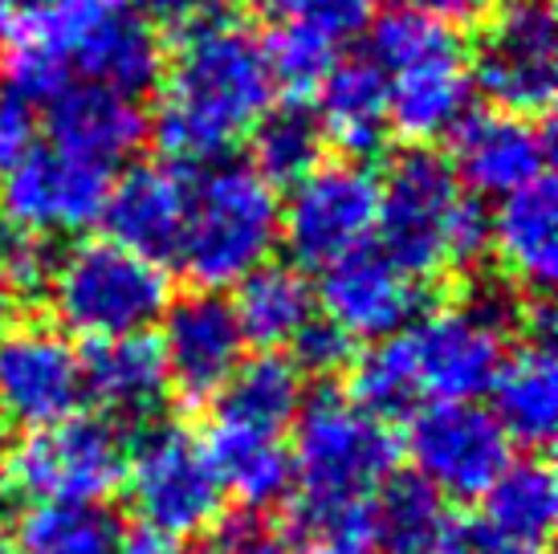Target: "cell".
<instances>
[{
	"label": "cell",
	"mask_w": 558,
	"mask_h": 554,
	"mask_svg": "<svg viewBox=\"0 0 558 554\" xmlns=\"http://www.w3.org/2000/svg\"><path fill=\"white\" fill-rule=\"evenodd\" d=\"M123 518L107 502H37L13 522L16 554H114Z\"/></svg>",
	"instance_id": "obj_29"
},
{
	"label": "cell",
	"mask_w": 558,
	"mask_h": 554,
	"mask_svg": "<svg viewBox=\"0 0 558 554\" xmlns=\"http://www.w3.org/2000/svg\"><path fill=\"white\" fill-rule=\"evenodd\" d=\"M37 143V110L21 103L13 91L0 94V171Z\"/></svg>",
	"instance_id": "obj_39"
},
{
	"label": "cell",
	"mask_w": 558,
	"mask_h": 554,
	"mask_svg": "<svg viewBox=\"0 0 558 554\" xmlns=\"http://www.w3.org/2000/svg\"><path fill=\"white\" fill-rule=\"evenodd\" d=\"M114 554H187L184 542L171 539V534H159V530H135V534H123L119 551Z\"/></svg>",
	"instance_id": "obj_43"
},
{
	"label": "cell",
	"mask_w": 558,
	"mask_h": 554,
	"mask_svg": "<svg viewBox=\"0 0 558 554\" xmlns=\"http://www.w3.org/2000/svg\"><path fill=\"white\" fill-rule=\"evenodd\" d=\"M135 13L156 29H184L192 16H201L213 0H126Z\"/></svg>",
	"instance_id": "obj_41"
},
{
	"label": "cell",
	"mask_w": 558,
	"mask_h": 554,
	"mask_svg": "<svg viewBox=\"0 0 558 554\" xmlns=\"http://www.w3.org/2000/svg\"><path fill=\"white\" fill-rule=\"evenodd\" d=\"M213 400H217L220 429L281 436L294 424L306 392H302V371L286 354L262 351L257 359H241V368Z\"/></svg>",
	"instance_id": "obj_25"
},
{
	"label": "cell",
	"mask_w": 558,
	"mask_h": 554,
	"mask_svg": "<svg viewBox=\"0 0 558 554\" xmlns=\"http://www.w3.org/2000/svg\"><path fill=\"white\" fill-rule=\"evenodd\" d=\"M290 351H294V363L302 375H318V380H330L335 371L351 368V359H355V339H347L339 326L323 318V314H314L311 323L302 326V335L290 342Z\"/></svg>",
	"instance_id": "obj_38"
},
{
	"label": "cell",
	"mask_w": 558,
	"mask_h": 554,
	"mask_svg": "<svg viewBox=\"0 0 558 554\" xmlns=\"http://www.w3.org/2000/svg\"><path fill=\"white\" fill-rule=\"evenodd\" d=\"M126 497L147 530L187 539L220 518L225 485L201 436L180 424H151L126 445Z\"/></svg>",
	"instance_id": "obj_10"
},
{
	"label": "cell",
	"mask_w": 558,
	"mask_h": 554,
	"mask_svg": "<svg viewBox=\"0 0 558 554\" xmlns=\"http://www.w3.org/2000/svg\"><path fill=\"white\" fill-rule=\"evenodd\" d=\"M281 241L278 184L248 159L220 155L184 168V232L175 265L196 290H229L274 257Z\"/></svg>",
	"instance_id": "obj_4"
},
{
	"label": "cell",
	"mask_w": 558,
	"mask_h": 554,
	"mask_svg": "<svg viewBox=\"0 0 558 554\" xmlns=\"http://www.w3.org/2000/svg\"><path fill=\"white\" fill-rule=\"evenodd\" d=\"M82 392L114 429L143 432L159 424L171 404V380L159 342L147 335L94 342L90 354H82Z\"/></svg>",
	"instance_id": "obj_21"
},
{
	"label": "cell",
	"mask_w": 558,
	"mask_h": 554,
	"mask_svg": "<svg viewBox=\"0 0 558 554\" xmlns=\"http://www.w3.org/2000/svg\"><path fill=\"white\" fill-rule=\"evenodd\" d=\"M159 354L168 368L171 392L187 404L213 400L245 359V330L236 323L233 302L220 290H192L171 298L163 310Z\"/></svg>",
	"instance_id": "obj_16"
},
{
	"label": "cell",
	"mask_w": 558,
	"mask_h": 554,
	"mask_svg": "<svg viewBox=\"0 0 558 554\" xmlns=\"http://www.w3.org/2000/svg\"><path fill=\"white\" fill-rule=\"evenodd\" d=\"M367 509L375 554H440L449 539V506L416 473H391L372 493Z\"/></svg>",
	"instance_id": "obj_27"
},
{
	"label": "cell",
	"mask_w": 558,
	"mask_h": 554,
	"mask_svg": "<svg viewBox=\"0 0 558 554\" xmlns=\"http://www.w3.org/2000/svg\"><path fill=\"white\" fill-rule=\"evenodd\" d=\"M400 4L420 9V13H428V16H440V21H449V25H461V21H473V16L485 13L489 0H400Z\"/></svg>",
	"instance_id": "obj_42"
},
{
	"label": "cell",
	"mask_w": 558,
	"mask_h": 554,
	"mask_svg": "<svg viewBox=\"0 0 558 554\" xmlns=\"http://www.w3.org/2000/svg\"><path fill=\"white\" fill-rule=\"evenodd\" d=\"M21 9H16V0H0V58H4V49L13 46V33H16V21H21Z\"/></svg>",
	"instance_id": "obj_44"
},
{
	"label": "cell",
	"mask_w": 558,
	"mask_h": 554,
	"mask_svg": "<svg viewBox=\"0 0 558 554\" xmlns=\"http://www.w3.org/2000/svg\"><path fill=\"white\" fill-rule=\"evenodd\" d=\"M372 245L412 281L469 274L489 253V213L445 155L433 147H403L375 180Z\"/></svg>",
	"instance_id": "obj_3"
},
{
	"label": "cell",
	"mask_w": 558,
	"mask_h": 554,
	"mask_svg": "<svg viewBox=\"0 0 558 554\" xmlns=\"http://www.w3.org/2000/svg\"><path fill=\"white\" fill-rule=\"evenodd\" d=\"M4 448H9V424L0 420V457H4Z\"/></svg>",
	"instance_id": "obj_48"
},
{
	"label": "cell",
	"mask_w": 558,
	"mask_h": 554,
	"mask_svg": "<svg viewBox=\"0 0 558 554\" xmlns=\"http://www.w3.org/2000/svg\"><path fill=\"white\" fill-rule=\"evenodd\" d=\"M510 281H477L457 306L416 314L400 335L408 342L424 400H481L497 380L510 330L526 318Z\"/></svg>",
	"instance_id": "obj_6"
},
{
	"label": "cell",
	"mask_w": 558,
	"mask_h": 554,
	"mask_svg": "<svg viewBox=\"0 0 558 554\" xmlns=\"http://www.w3.org/2000/svg\"><path fill=\"white\" fill-rule=\"evenodd\" d=\"M408 457L445 502H473L510 465V436L477 400H428L408 416Z\"/></svg>",
	"instance_id": "obj_13"
},
{
	"label": "cell",
	"mask_w": 558,
	"mask_h": 554,
	"mask_svg": "<svg viewBox=\"0 0 558 554\" xmlns=\"http://www.w3.org/2000/svg\"><path fill=\"white\" fill-rule=\"evenodd\" d=\"M375 232V171L359 159H330L290 184L281 241L298 269H326Z\"/></svg>",
	"instance_id": "obj_12"
},
{
	"label": "cell",
	"mask_w": 558,
	"mask_h": 554,
	"mask_svg": "<svg viewBox=\"0 0 558 554\" xmlns=\"http://www.w3.org/2000/svg\"><path fill=\"white\" fill-rule=\"evenodd\" d=\"M318 274V310L347 339H391L420 314V281L400 274L372 241Z\"/></svg>",
	"instance_id": "obj_18"
},
{
	"label": "cell",
	"mask_w": 558,
	"mask_h": 554,
	"mask_svg": "<svg viewBox=\"0 0 558 554\" xmlns=\"http://www.w3.org/2000/svg\"><path fill=\"white\" fill-rule=\"evenodd\" d=\"M49 302L62 330L90 342L135 339L159 326L171 302L168 269L110 237L58 253L49 274Z\"/></svg>",
	"instance_id": "obj_7"
},
{
	"label": "cell",
	"mask_w": 558,
	"mask_h": 554,
	"mask_svg": "<svg viewBox=\"0 0 558 554\" xmlns=\"http://www.w3.org/2000/svg\"><path fill=\"white\" fill-rule=\"evenodd\" d=\"M9 91L33 110L70 82L107 86L126 98L156 91L163 41L126 0H49L13 33Z\"/></svg>",
	"instance_id": "obj_2"
},
{
	"label": "cell",
	"mask_w": 558,
	"mask_h": 554,
	"mask_svg": "<svg viewBox=\"0 0 558 554\" xmlns=\"http://www.w3.org/2000/svg\"><path fill=\"white\" fill-rule=\"evenodd\" d=\"M236 323L245 330V342H257L262 351H278L302 335V326L318 314V298L306 269L298 265L265 262L253 274L236 281Z\"/></svg>",
	"instance_id": "obj_26"
},
{
	"label": "cell",
	"mask_w": 558,
	"mask_h": 554,
	"mask_svg": "<svg viewBox=\"0 0 558 554\" xmlns=\"http://www.w3.org/2000/svg\"><path fill=\"white\" fill-rule=\"evenodd\" d=\"M550 131L538 119L485 110L452 131V171L473 196H510L550 176Z\"/></svg>",
	"instance_id": "obj_19"
},
{
	"label": "cell",
	"mask_w": 558,
	"mask_h": 554,
	"mask_svg": "<svg viewBox=\"0 0 558 554\" xmlns=\"http://www.w3.org/2000/svg\"><path fill=\"white\" fill-rule=\"evenodd\" d=\"M440 554H546V546H518V542H506L485 522H452Z\"/></svg>",
	"instance_id": "obj_40"
},
{
	"label": "cell",
	"mask_w": 558,
	"mask_h": 554,
	"mask_svg": "<svg viewBox=\"0 0 558 554\" xmlns=\"http://www.w3.org/2000/svg\"><path fill=\"white\" fill-rule=\"evenodd\" d=\"M53 265H58V249L49 245V237L0 220V286L16 302L46 293Z\"/></svg>",
	"instance_id": "obj_36"
},
{
	"label": "cell",
	"mask_w": 558,
	"mask_h": 554,
	"mask_svg": "<svg viewBox=\"0 0 558 554\" xmlns=\"http://www.w3.org/2000/svg\"><path fill=\"white\" fill-rule=\"evenodd\" d=\"M314 115L323 123L326 147H339L342 159L367 164L372 155L384 152V143L391 135L388 86H384V74L375 70L367 53H359V58L339 53V62L318 82Z\"/></svg>",
	"instance_id": "obj_24"
},
{
	"label": "cell",
	"mask_w": 558,
	"mask_h": 554,
	"mask_svg": "<svg viewBox=\"0 0 558 554\" xmlns=\"http://www.w3.org/2000/svg\"><path fill=\"white\" fill-rule=\"evenodd\" d=\"M82 400V354L62 326L13 323L0 330V420L9 429L58 424Z\"/></svg>",
	"instance_id": "obj_15"
},
{
	"label": "cell",
	"mask_w": 558,
	"mask_h": 554,
	"mask_svg": "<svg viewBox=\"0 0 558 554\" xmlns=\"http://www.w3.org/2000/svg\"><path fill=\"white\" fill-rule=\"evenodd\" d=\"M347 396L363 412L379 416L388 424L416 412L420 404H424V396H420L416 368H412V354H408L403 335L372 342L367 351L351 359V392Z\"/></svg>",
	"instance_id": "obj_32"
},
{
	"label": "cell",
	"mask_w": 558,
	"mask_h": 554,
	"mask_svg": "<svg viewBox=\"0 0 558 554\" xmlns=\"http://www.w3.org/2000/svg\"><path fill=\"white\" fill-rule=\"evenodd\" d=\"M126 432L102 416H65L58 424L33 429L9 461V478L29 502H107L123 481Z\"/></svg>",
	"instance_id": "obj_11"
},
{
	"label": "cell",
	"mask_w": 558,
	"mask_h": 554,
	"mask_svg": "<svg viewBox=\"0 0 558 554\" xmlns=\"http://www.w3.org/2000/svg\"><path fill=\"white\" fill-rule=\"evenodd\" d=\"M265 49H269V70H274L278 91H286V98H306L311 91H318L326 70L339 62L342 46L311 29L278 25L274 37H265Z\"/></svg>",
	"instance_id": "obj_34"
},
{
	"label": "cell",
	"mask_w": 558,
	"mask_h": 554,
	"mask_svg": "<svg viewBox=\"0 0 558 554\" xmlns=\"http://www.w3.org/2000/svg\"><path fill=\"white\" fill-rule=\"evenodd\" d=\"M98 225L107 237L135 249L151 262H175L184 232V168L175 164H135L110 180Z\"/></svg>",
	"instance_id": "obj_22"
},
{
	"label": "cell",
	"mask_w": 558,
	"mask_h": 554,
	"mask_svg": "<svg viewBox=\"0 0 558 554\" xmlns=\"http://www.w3.org/2000/svg\"><path fill=\"white\" fill-rule=\"evenodd\" d=\"M13 310H16V298L0 286V330H4V326H13Z\"/></svg>",
	"instance_id": "obj_45"
},
{
	"label": "cell",
	"mask_w": 558,
	"mask_h": 554,
	"mask_svg": "<svg viewBox=\"0 0 558 554\" xmlns=\"http://www.w3.org/2000/svg\"><path fill=\"white\" fill-rule=\"evenodd\" d=\"M248 147H253L248 164L262 171L269 184H294L323 164L326 135L306 98H286L257 119V127L248 131Z\"/></svg>",
	"instance_id": "obj_31"
},
{
	"label": "cell",
	"mask_w": 558,
	"mask_h": 554,
	"mask_svg": "<svg viewBox=\"0 0 558 554\" xmlns=\"http://www.w3.org/2000/svg\"><path fill=\"white\" fill-rule=\"evenodd\" d=\"M114 171L70 155L53 143L29 152L0 171V220L41 237H62L98 225Z\"/></svg>",
	"instance_id": "obj_14"
},
{
	"label": "cell",
	"mask_w": 558,
	"mask_h": 554,
	"mask_svg": "<svg viewBox=\"0 0 558 554\" xmlns=\"http://www.w3.org/2000/svg\"><path fill=\"white\" fill-rule=\"evenodd\" d=\"M213 469H217L225 493H233L245 509H265L294 490V465L281 436H257L213 424V436L204 441Z\"/></svg>",
	"instance_id": "obj_30"
},
{
	"label": "cell",
	"mask_w": 558,
	"mask_h": 554,
	"mask_svg": "<svg viewBox=\"0 0 558 554\" xmlns=\"http://www.w3.org/2000/svg\"><path fill=\"white\" fill-rule=\"evenodd\" d=\"M0 554H16V539L9 522H0Z\"/></svg>",
	"instance_id": "obj_46"
},
{
	"label": "cell",
	"mask_w": 558,
	"mask_h": 554,
	"mask_svg": "<svg viewBox=\"0 0 558 554\" xmlns=\"http://www.w3.org/2000/svg\"><path fill=\"white\" fill-rule=\"evenodd\" d=\"M37 110H41L46 143L94 159L110 171L123 168L151 131L140 98H126V94L90 86V82H70L58 94H49Z\"/></svg>",
	"instance_id": "obj_20"
},
{
	"label": "cell",
	"mask_w": 558,
	"mask_h": 554,
	"mask_svg": "<svg viewBox=\"0 0 558 554\" xmlns=\"http://www.w3.org/2000/svg\"><path fill=\"white\" fill-rule=\"evenodd\" d=\"M367 502H314V497H298L294 526H290V539H294L298 554H375Z\"/></svg>",
	"instance_id": "obj_33"
},
{
	"label": "cell",
	"mask_w": 558,
	"mask_h": 554,
	"mask_svg": "<svg viewBox=\"0 0 558 554\" xmlns=\"http://www.w3.org/2000/svg\"><path fill=\"white\" fill-rule=\"evenodd\" d=\"M269 21L290 29H311L326 41H351L375 16V0H253Z\"/></svg>",
	"instance_id": "obj_35"
},
{
	"label": "cell",
	"mask_w": 558,
	"mask_h": 554,
	"mask_svg": "<svg viewBox=\"0 0 558 554\" xmlns=\"http://www.w3.org/2000/svg\"><path fill=\"white\" fill-rule=\"evenodd\" d=\"M367 58L388 86L391 131L416 147L449 138L473 115L469 49L457 25L396 4L372 16Z\"/></svg>",
	"instance_id": "obj_5"
},
{
	"label": "cell",
	"mask_w": 558,
	"mask_h": 554,
	"mask_svg": "<svg viewBox=\"0 0 558 554\" xmlns=\"http://www.w3.org/2000/svg\"><path fill=\"white\" fill-rule=\"evenodd\" d=\"M485 518L494 534L518 546H546L558 518V481L543 453H530L522 461H510L481 493Z\"/></svg>",
	"instance_id": "obj_28"
},
{
	"label": "cell",
	"mask_w": 558,
	"mask_h": 554,
	"mask_svg": "<svg viewBox=\"0 0 558 554\" xmlns=\"http://www.w3.org/2000/svg\"><path fill=\"white\" fill-rule=\"evenodd\" d=\"M526 339L518 342L489 387L494 396V420L510 436V445L526 453H546L558 429V339H555V310L546 298L526 306Z\"/></svg>",
	"instance_id": "obj_17"
},
{
	"label": "cell",
	"mask_w": 558,
	"mask_h": 554,
	"mask_svg": "<svg viewBox=\"0 0 558 554\" xmlns=\"http://www.w3.org/2000/svg\"><path fill=\"white\" fill-rule=\"evenodd\" d=\"M201 554H298V546L286 526H278L257 509H245V514H233V518H220L208 526Z\"/></svg>",
	"instance_id": "obj_37"
},
{
	"label": "cell",
	"mask_w": 558,
	"mask_h": 554,
	"mask_svg": "<svg viewBox=\"0 0 558 554\" xmlns=\"http://www.w3.org/2000/svg\"><path fill=\"white\" fill-rule=\"evenodd\" d=\"M489 253L513 290L546 298L558 277V192L543 176L501 196L489 213Z\"/></svg>",
	"instance_id": "obj_23"
},
{
	"label": "cell",
	"mask_w": 558,
	"mask_h": 554,
	"mask_svg": "<svg viewBox=\"0 0 558 554\" xmlns=\"http://www.w3.org/2000/svg\"><path fill=\"white\" fill-rule=\"evenodd\" d=\"M41 4H49V0H16V9H25V13H33V9H41Z\"/></svg>",
	"instance_id": "obj_47"
},
{
	"label": "cell",
	"mask_w": 558,
	"mask_h": 554,
	"mask_svg": "<svg viewBox=\"0 0 558 554\" xmlns=\"http://www.w3.org/2000/svg\"><path fill=\"white\" fill-rule=\"evenodd\" d=\"M469 77L494 110L546 115L558 91V21L550 0H489Z\"/></svg>",
	"instance_id": "obj_9"
},
{
	"label": "cell",
	"mask_w": 558,
	"mask_h": 554,
	"mask_svg": "<svg viewBox=\"0 0 558 554\" xmlns=\"http://www.w3.org/2000/svg\"><path fill=\"white\" fill-rule=\"evenodd\" d=\"M156 91V138L175 168L233 155L236 143L248 138L257 119L278 103L265 37L217 4L175 29Z\"/></svg>",
	"instance_id": "obj_1"
},
{
	"label": "cell",
	"mask_w": 558,
	"mask_h": 554,
	"mask_svg": "<svg viewBox=\"0 0 558 554\" xmlns=\"http://www.w3.org/2000/svg\"><path fill=\"white\" fill-rule=\"evenodd\" d=\"M294 485L314 502H367L400 465L388 420L363 412L339 387H318L294 416Z\"/></svg>",
	"instance_id": "obj_8"
}]
</instances>
